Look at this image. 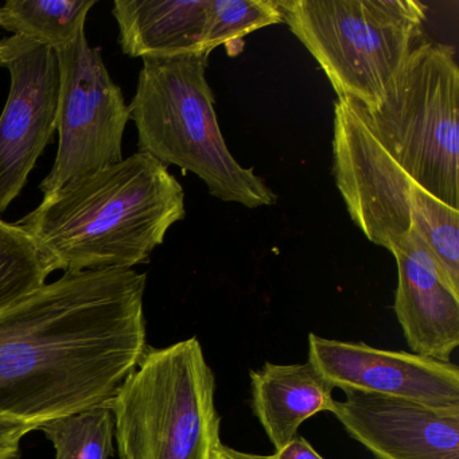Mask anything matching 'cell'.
Wrapping results in <instances>:
<instances>
[{"instance_id": "8fae6325", "label": "cell", "mask_w": 459, "mask_h": 459, "mask_svg": "<svg viewBox=\"0 0 459 459\" xmlns=\"http://www.w3.org/2000/svg\"><path fill=\"white\" fill-rule=\"evenodd\" d=\"M332 413L376 459H459V413L361 391H345Z\"/></svg>"}, {"instance_id": "3957f363", "label": "cell", "mask_w": 459, "mask_h": 459, "mask_svg": "<svg viewBox=\"0 0 459 459\" xmlns=\"http://www.w3.org/2000/svg\"><path fill=\"white\" fill-rule=\"evenodd\" d=\"M209 56L144 58L131 120L138 131L139 152L166 168L195 174L209 195L255 209L276 203V195L252 169L230 154L217 122L206 66Z\"/></svg>"}, {"instance_id": "9c48e42d", "label": "cell", "mask_w": 459, "mask_h": 459, "mask_svg": "<svg viewBox=\"0 0 459 459\" xmlns=\"http://www.w3.org/2000/svg\"><path fill=\"white\" fill-rule=\"evenodd\" d=\"M0 66L10 74L0 115V216L21 195L57 131L60 69L56 52L23 37L0 41Z\"/></svg>"}, {"instance_id": "d6986e66", "label": "cell", "mask_w": 459, "mask_h": 459, "mask_svg": "<svg viewBox=\"0 0 459 459\" xmlns=\"http://www.w3.org/2000/svg\"><path fill=\"white\" fill-rule=\"evenodd\" d=\"M52 273L33 238L0 219V310L44 286Z\"/></svg>"}, {"instance_id": "277c9868", "label": "cell", "mask_w": 459, "mask_h": 459, "mask_svg": "<svg viewBox=\"0 0 459 459\" xmlns=\"http://www.w3.org/2000/svg\"><path fill=\"white\" fill-rule=\"evenodd\" d=\"M216 376L197 337L147 348L108 400L120 459H213Z\"/></svg>"}, {"instance_id": "6da1fadb", "label": "cell", "mask_w": 459, "mask_h": 459, "mask_svg": "<svg viewBox=\"0 0 459 459\" xmlns=\"http://www.w3.org/2000/svg\"><path fill=\"white\" fill-rule=\"evenodd\" d=\"M147 275L65 273L0 310V424H42L108 402L147 346Z\"/></svg>"}, {"instance_id": "44dd1931", "label": "cell", "mask_w": 459, "mask_h": 459, "mask_svg": "<svg viewBox=\"0 0 459 459\" xmlns=\"http://www.w3.org/2000/svg\"><path fill=\"white\" fill-rule=\"evenodd\" d=\"M275 459H324L305 437L297 435L281 450L275 451Z\"/></svg>"}, {"instance_id": "7a4b0ae2", "label": "cell", "mask_w": 459, "mask_h": 459, "mask_svg": "<svg viewBox=\"0 0 459 459\" xmlns=\"http://www.w3.org/2000/svg\"><path fill=\"white\" fill-rule=\"evenodd\" d=\"M185 192L165 165L135 152L44 195L15 224L50 270H133L185 219Z\"/></svg>"}, {"instance_id": "5b68a950", "label": "cell", "mask_w": 459, "mask_h": 459, "mask_svg": "<svg viewBox=\"0 0 459 459\" xmlns=\"http://www.w3.org/2000/svg\"><path fill=\"white\" fill-rule=\"evenodd\" d=\"M283 22L316 58L338 99L380 104L426 20L415 0H278Z\"/></svg>"}, {"instance_id": "52a82bcc", "label": "cell", "mask_w": 459, "mask_h": 459, "mask_svg": "<svg viewBox=\"0 0 459 459\" xmlns=\"http://www.w3.org/2000/svg\"><path fill=\"white\" fill-rule=\"evenodd\" d=\"M60 69L58 150L39 190L44 195L72 179L123 160V136L131 120L119 85L112 80L100 48L82 33L56 52Z\"/></svg>"}, {"instance_id": "ba28073f", "label": "cell", "mask_w": 459, "mask_h": 459, "mask_svg": "<svg viewBox=\"0 0 459 459\" xmlns=\"http://www.w3.org/2000/svg\"><path fill=\"white\" fill-rule=\"evenodd\" d=\"M335 184L365 238L389 251L411 230V187L403 170L365 120L359 104H334Z\"/></svg>"}, {"instance_id": "ac0fdd59", "label": "cell", "mask_w": 459, "mask_h": 459, "mask_svg": "<svg viewBox=\"0 0 459 459\" xmlns=\"http://www.w3.org/2000/svg\"><path fill=\"white\" fill-rule=\"evenodd\" d=\"M283 22L278 0H209L204 52L224 47L230 57L244 49V37Z\"/></svg>"}, {"instance_id": "30bf717a", "label": "cell", "mask_w": 459, "mask_h": 459, "mask_svg": "<svg viewBox=\"0 0 459 459\" xmlns=\"http://www.w3.org/2000/svg\"><path fill=\"white\" fill-rule=\"evenodd\" d=\"M308 361L334 388L385 394L459 413V369L408 351L308 335Z\"/></svg>"}, {"instance_id": "7c38bea8", "label": "cell", "mask_w": 459, "mask_h": 459, "mask_svg": "<svg viewBox=\"0 0 459 459\" xmlns=\"http://www.w3.org/2000/svg\"><path fill=\"white\" fill-rule=\"evenodd\" d=\"M389 251L399 276L394 310L408 346L415 354L451 362L459 345V298L412 228Z\"/></svg>"}, {"instance_id": "5bb4252c", "label": "cell", "mask_w": 459, "mask_h": 459, "mask_svg": "<svg viewBox=\"0 0 459 459\" xmlns=\"http://www.w3.org/2000/svg\"><path fill=\"white\" fill-rule=\"evenodd\" d=\"M252 407L275 451L298 435L307 419L334 407V386L311 364L265 362L251 370Z\"/></svg>"}, {"instance_id": "ffe728a7", "label": "cell", "mask_w": 459, "mask_h": 459, "mask_svg": "<svg viewBox=\"0 0 459 459\" xmlns=\"http://www.w3.org/2000/svg\"><path fill=\"white\" fill-rule=\"evenodd\" d=\"M33 429L29 427L0 424V459H18L21 442Z\"/></svg>"}, {"instance_id": "4fadbf2b", "label": "cell", "mask_w": 459, "mask_h": 459, "mask_svg": "<svg viewBox=\"0 0 459 459\" xmlns=\"http://www.w3.org/2000/svg\"><path fill=\"white\" fill-rule=\"evenodd\" d=\"M208 7L209 0H115L122 52L142 60L206 55Z\"/></svg>"}, {"instance_id": "2e32d148", "label": "cell", "mask_w": 459, "mask_h": 459, "mask_svg": "<svg viewBox=\"0 0 459 459\" xmlns=\"http://www.w3.org/2000/svg\"><path fill=\"white\" fill-rule=\"evenodd\" d=\"M411 228L434 257L446 286L459 298V211L413 184Z\"/></svg>"}, {"instance_id": "9a60e30c", "label": "cell", "mask_w": 459, "mask_h": 459, "mask_svg": "<svg viewBox=\"0 0 459 459\" xmlns=\"http://www.w3.org/2000/svg\"><path fill=\"white\" fill-rule=\"evenodd\" d=\"M98 0H7L0 6V28L50 49H64L82 33Z\"/></svg>"}, {"instance_id": "8992f818", "label": "cell", "mask_w": 459, "mask_h": 459, "mask_svg": "<svg viewBox=\"0 0 459 459\" xmlns=\"http://www.w3.org/2000/svg\"><path fill=\"white\" fill-rule=\"evenodd\" d=\"M359 108L408 177L459 211V68L454 48L416 45L380 104Z\"/></svg>"}, {"instance_id": "7402d4cb", "label": "cell", "mask_w": 459, "mask_h": 459, "mask_svg": "<svg viewBox=\"0 0 459 459\" xmlns=\"http://www.w3.org/2000/svg\"><path fill=\"white\" fill-rule=\"evenodd\" d=\"M213 459H275L273 455H259V454L244 453L230 446L220 445L214 453Z\"/></svg>"}, {"instance_id": "e0dca14e", "label": "cell", "mask_w": 459, "mask_h": 459, "mask_svg": "<svg viewBox=\"0 0 459 459\" xmlns=\"http://www.w3.org/2000/svg\"><path fill=\"white\" fill-rule=\"evenodd\" d=\"M39 431L52 442L55 459H111L115 418L108 403L47 421Z\"/></svg>"}]
</instances>
